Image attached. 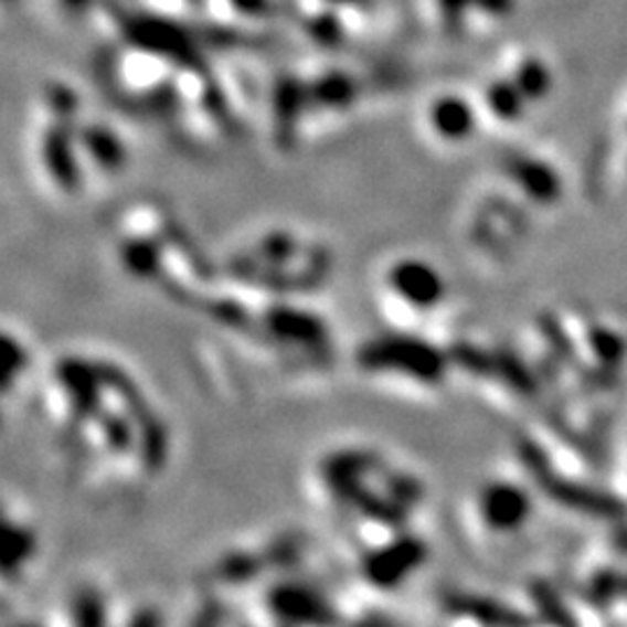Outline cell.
<instances>
[{"mask_svg": "<svg viewBox=\"0 0 627 627\" xmlns=\"http://www.w3.org/2000/svg\"><path fill=\"white\" fill-rule=\"evenodd\" d=\"M553 86L551 65L532 50L504 56L479 88L483 119L498 126L521 121L532 105L542 103Z\"/></svg>", "mask_w": 627, "mask_h": 627, "instance_id": "obj_1", "label": "cell"}, {"mask_svg": "<svg viewBox=\"0 0 627 627\" xmlns=\"http://www.w3.org/2000/svg\"><path fill=\"white\" fill-rule=\"evenodd\" d=\"M425 555V549L421 542L407 544V542H395L389 546H379L365 563L368 576L379 586H393L397 581L412 574L416 565H421V560Z\"/></svg>", "mask_w": 627, "mask_h": 627, "instance_id": "obj_6", "label": "cell"}, {"mask_svg": "<svg viewBox=\"0 0 627 627\" xmlns=\"http://www.w3.org/2000/svg\"><path fill=\"white\" fill-rule=\"evenodd\" d=\"M435 29L451 40L477 38L507 26L519 0H425Z\"/></svg>", "mask_w": 627, "mask_h": 627, "instance_id": "obj_2", "label": "cell"}, {"mask_svg": "<svg viewBox=\"0 0 627 627\" xmlns=\"http://www.w3.org/2000/svg\"><path fill=\"white\" fill-rule=\"evenodd\" d=\"M33 553V536L29 530L0 521V570H17Z\"/></svg>", "mask_w": 627, "mask_h": 627, "instance_id": "obj_10", "label": "cell"}, {"mask_svg": "<svg viewBox=\"0 0 627 627\" xmlns=\"http://www.w3.org/2000/svg\"><path fill=\"white\" fill-rule=\"evenodd\" d=\"M63 3L68 6L73 12H79V10H84L88 6V0H63Z\"/></svg>", "mask_w": 627, "mask_h": 627, "instance_id": "obj_13", "label": "cell"}, {"mask_svg": "<svg viewBox=\"0 0 627 627\" xmlns=\"http://www.w3.org/2000/svg\"><path fill=\"white\" fill-rule=\"evenodd\" d=\"M50 105L54 109V115L61 119V121H71L73 115H75V109H77V98L75 94L71 92L68 86H52L50 88Z\"/></svg>", "mask_w": 627, "mask_h": 627, "instance_id": "obj_12", "label": "cell"}, {"mask_svg": "<svg viewBox=\"0 0 627 627\" xmlns=\"http://www.w3.org/2000/svg\"><path fill=\"white\" fill-rule=\"evenodd\" d=\"M24 349L8 334H0V389H8L12 379L24 370Z\"/></svg>", "mask_w": 627, "mask_h": 627, "instance_id": "obj_11", "label": "cell"}, {"mask_svg": "<svg viewBox=\"0 0 627 627\" xmlns=\"http://www.w3.org/2000/svg\"><path fill=\"white\" fill-rule=\"evenodd\" d=\"M519 184L528 195H532L536 203L551 205L560 198V179L551 166L536 159H519L513 166Z\"/></svg>", "mask_w": 627, "mask_h": 627, "instance_id": "obj_8", "label": "cell"}, {"mask_svg": "<svg viewBox=\"0 0 627 627\" xmlns=\"http://www.w3.org/2000/svg\"><path fill=\"white\" fill-rule=\"evenodd\" d=\"M71 121H61L59 126L44 132L42 140V159L44 166L50 168L56 184L65 191H73L77 187V161L73 151V136L68 130Z\"/></svg>", "mask_w": 627, "mask_h": 627, "instance_id": "obj_7", "label": "cell"}, {"mask_svg": "<svg viewBox=\"0 0 627 627\" xmlns=\"http://www.w3.org/2000/svg\"><path fill=\"white\" fill-rule=\"evenodd\" d=\"M82 142L86 151L94 156V161L105 168L115 170L124 166V145L117 140L115 132H109L103 126H88L82 132Z\"/></svg>", "mask_w": 627, "mask_h": 627, "instance_id": "obj_9", "label": "cell"}, {"mask_svg": "<svg viewBox=\"0 0 627 627\" xmlns=\"http://www.w3.org/2000/svg\"><path fill=\"white\" fill-rule=\"evenodd\" d=\"M425 128L442 145H465L481 130L483 111L477 94L442 92L435 94L423 111Z\"/></svg>", "mask_w": 627, "mask_h": 627, "instance_id": "obj_3", "label": "cell"}, {"mask_svg": "<svg viewBox=\"0 0 627 627\" xmlns=\"http://www.w3.org/2000/svg\"><path fill=\"white\" fill-rule=\"evenodd\" d=\"M391 294L412 309L433 311L446 298V281L437 267L423 258H397L386 270Z\"/></svg>", "mask_w": 627, "mask_h": 627, "instance_id": "obj_5", "label": "cell"}, {"mask_svg": "<svg viewBox=\"0 0 627 627\" xmlns=\"http://www.w3.org/2000/svg\"><path fill=\"white\" fill-rule=\"evenodd\" d=\"M479 521L496 534L509 536L532 519L530 492L511 479L486 481L477 492Z\"/></svg>", "mask_w": 627, "mask_h": 627, "instance_id": "obj_4", "label": "cell"}]
</instances>
